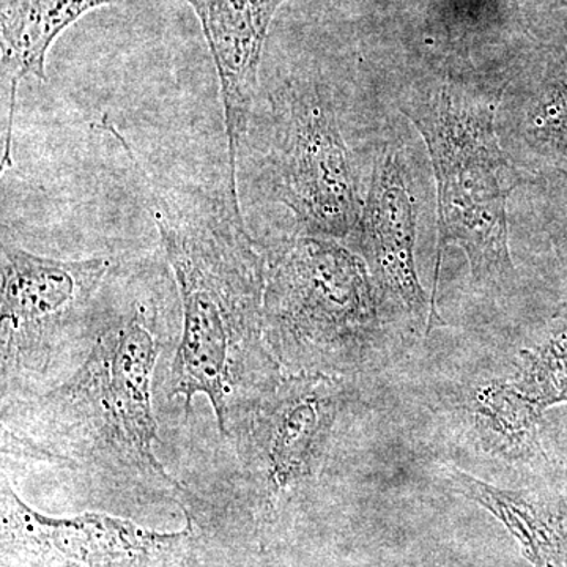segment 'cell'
<instances>
[{"label":"cell","mask_w":567,"mask_h":567,"mask_svg":"<svg viewBox=\"0 0 567 567\" xmlns=\"http://www.w3.org/2000/svg\"><path fill=\"white\" fill-rule=\"evenodd\" d=\"M496 128L525 185L567 192V44L506 74Z\"/></svg>","instance_id":"obj_10"},{"label":"cell","mask_w":567,"mask_h":567,"mask_svg":"<svg viewBox=\"0 0 567 567\" xmlns=\"http://www.w3.org/2000/svg\"><path fill=\"white\" fill-rule=\"evenodd\" d=\"M270 186L297 235L352 238L365 193L342 132L334 93L316 78H290L270 93Z\"/></svg>","instance_id":"obj_5"},{"label":"cell","mask_w":567,"mask_h":567,"mask_svg":"<svg viewBox=\"0 0 567 567\" xmlns=\"http://www.w3.org/2000/svg\"><path fill=\"white\" fill-rule=\"evenodd\" d=\"M451 483L472 502L486 507L516 537L535 567H567L565 539L547 503L533 491H509L451 470Z\"/></svg>","instance_id":"obj_13"},{"label":"cell","mask_w":567,"mask_h":567,"mask_svg":"<svg viewBox=\"0 0 567 567\" xmlns=\"http://www.w3.org/2000/svg\"><path fill=\"white\" fill-rule=\"evenodd\" d=\"M344 401L338 377L290 372L246 421L238 445L262 517L320 472Z\"/></svg>","instance_id":"obj_7"},{"label":"cell","mask_w":567,"mask_h":567,"mask_svg":"<svg viewBox=\"0 0 567 567\" xmlns=\"http://www.w3.org/2000/svg\"><path fill=\"white\" fill-rule=\"evenodd\" d=\"M264 319L281 365L334 377L374 363L391 327L363 257L305 235L268 256Z\"/></svg>","instance_id":"obj_4"},{"label":"cell","mask_w":567,"mask_h":567,"mask_svg":"<svg viewBox=\"0 0 567 567\" xmlns=\"http://www.w3.org/2000/svg\"><path fill=\"white\" fill-rule=\"evenodd\" d=\"M104 257L61 260L2 245L0 349L3 383L40 374L63 342L84 327L110 271Z\"/></svg>","instance_id":"obj_6"},{"label":"cell","mask_w":567,"mask_h":567,"mask_svg":"<svg viewBox=\"0 0 567 567\" xmlns=\"http://www.w3.org/2000/svg\"><path fill=\"white\" fill-rule=\"evenodd\" d=\"M2 567H173L185 554L193 522L159 533L102 513L51 517L32 509L2 475Z\"/></svg>","instance_id":"obj_9"},{"label":"cell","mask_w":567,"mask_h":567,"mask_svg":"<svg viewBox=\"0 0 567 567\" xmlns=\"http://www.w3.org/2000/svg\"><path fill=\"white\" fill-rule=\"evenodd\" d=\"M475 2L503 20L509 18L516 7V0H475Z\"/></svg>","instance_id":"obj_15"},{"label":"cell","mask_w":567,"mask_h":567,"mask_svg":"<svg viewBox=\"0 0 567 567\" xmlns=\"http://www.w3.org/2000/svg\"><path fill=\"white\" fill-rule=\"evenodd\" d=\"M566 3H567V0H566Z\"/></svg>","instance_id":"obj_16"},{"label":"cell","mask_w":567,"mask_h":567,"mask_svg":"<svg viewBox=\"0 0 567 567\" xmlns=\"http://www.w3.org/2000/svg\"><path fill=\"white\" fill-rule=\"evenodd\" d=\"M204 29L218 71L229 155V188L238 196L237 162L259 85L265 41L287 0H186Z\"/></svg>","instance_id":"obj_11"},{"label":"cell","mask_w":567,"mask_h":567,"mask_svg":"<svg viewBox=\"0 0 567 567\" xmlns=\"http://www.w3.org/2000/svg\"><path fill=\"white\" fill-rule=\"evenodd\" d=\"M123 0H2L0 43L2 80L9 84V121L3 144V169L11 166L14 107L18 87L25 78L47 80V58L52 43L89 11L117 6Z\"/></svg>","instance_id":"obj_12"},{"label":"cell","mask_w":567,"mask_h":567,"mask_svg":"<svg viewBox=\"0 0 567 567\" xmlns=\"http://www.w3.org/2000/svg\"><path fill=\"white\" fill-rule=\"evenodd\" d=\"M156 360L153 320L136 306L104 328L71 379L32 402L21 434L2 424L3 453L89 466L121 486L145 492L185 494L155 453Z\"/></svg>","instance_id":"obj_3"},{"label":"cell","mask_w":567,"mask_h":567,"mask_svg":"<svg viewBox=\"0 0 567 567\" xmlns=\"http://www.w3.org/2000/svg\"><path fill=\"white\" fill-rule=\"evenodd\" d=\"M399 137L383 141L375 153L363 213L350 241L363 257L391 327L424 333L443 320L417 275L420 197L412 155Z\"/></svg>","instance_id":"obj_8"},{"label":"cell","mask_w":567,"mask_h":567,"mask_svg":"<svg viewBox=\"0 0 567 567\" xmlns=\"http://www.w3.org/2000/svg\"><path fill=\"white\" fill-rule=\"evenodd\" d=\"M505 82L440 66L399 91L398 110L424 141L436 183L435 312L440 265L450 246L465 252L476 290L502 297L516 284L507 200L525 182L496 128Z\"/></svg>","instance_id":"obj_2"},{"label":"cell","mask_w":567,"mask_h":567,"mask_svg":"<svg viewBox=\"0 0 567 567\" xmlns=\"http://www.w3.org/2000/svg\"><path fill=\"white\" fill-rule=\"evenodd\" d=\"M144 186L181 293L183 331L173 364L171 398L189 410L205 395L224 436L237 435L284 377L265 334L267 254L245 226L233 192L208 193L156 178L121 134Z\"/></svg>","instance_id":"obj_1"},{"label":"cell","mask_w":567,"mask_h":567,"mask_svg":"<svg viewBox=\"0 0 567 567\" xmlns=\"http://www.w3.org/2000/svg\"><path fill=\"white\" fill-rule=\"evenodd\" d=\"M548 200H551L550 208H548V216H550V230L557 241L559 251L567 256V192L550 194Z\"/></svg>","instance_id":"obj_14"}]
</instances>
